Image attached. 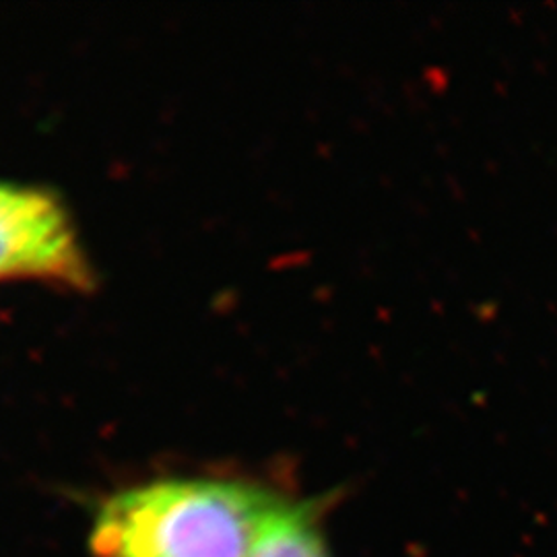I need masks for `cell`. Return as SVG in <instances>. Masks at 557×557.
<instances>
[{
	"label": "cell",
	"instance_id": "cell-1",
	"mask_svg": "<svg viewBox=\"0 0 557 557\" xmlns=\"http://www.w3.org/2000/svg\"><path fill=\"white\" fill-rule=\"evenodd\" d=\"M278 502L244 481H156L103 504L91 547L100 557H248Z\"/></svg>",
	"mask_w": 557,
	"mask_h": 557
},
{
	"label": "cell",
	"instance_id": "cell-2",
	"mask_svg": "<svg viewBox=\"0 0 557 557\" xmlns=\"http://www.w3.org/2000/svg\"><path fill=\"white\" fill-rule=\"evenodd\" d=\"M44 278L85 289L91 269L66 211L40 188L0 182V281Z\"/></svg>",
	"mask_w": 557,
	"mask_h": 557
},
{
	"label": "cell",
	"instance_id": "cell-3",
	"mask_svg": "<svg viewBox=\"0 0 557 557\" xmlns=\"http://www.w3.org/2000/svg\"><path fill=\"white\" fill-rule=\"evenodd\" d=\"M248 557H329L314 510L281 498L264 518Z\"/></svg>",
	"mask_w": 557,
	"mask_h": 557
}]
</instances>
